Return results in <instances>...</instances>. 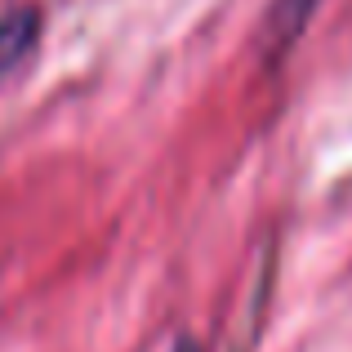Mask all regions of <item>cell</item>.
<instances>
[{"label":"cell","instance_id":"obj_1","mask_svg":"<svg viewBox=\"0 0 352 352\" xmlns=\"http://www.w3.org/2000/svg\"><path fill=\"white\" fill-rule=\"evenodd\" d=\"M41 32H45L41 5H14L0 14V85L14 80V72L32 63V54L41 50Z\"/></svg>","mask_w":352,"mask_h":352},{"label":"cell","instance_id":"obj_2","mask_svg":"<svg viewBox=\"0 0 352 352\" xmlns=\"http://www.w3.org/2000/svg\"><path fill=\"white\" fill-rule=\"evenodd\" d=\"M317 9H321V0H272V5H267V27H263L267 45H272L276 54H285L303 36V27L312 23Z\"/></svg>","mask_w":352,"mask_h":352},{"label":"cell","instance_id":"obj_3","mask_svg":"<svg viewBox=\"0 0 352 352\" xmlns=\"http://www.w3.org/2000/svg\"><path fill=\"white\" fill-rule=\"evenodd\" d=\"M170 352H201V348H197V344H192V339H188V335H183V339H174V348H170Z\"/></svg>","mask_w":352,"mask_h":352}]
</instances>
